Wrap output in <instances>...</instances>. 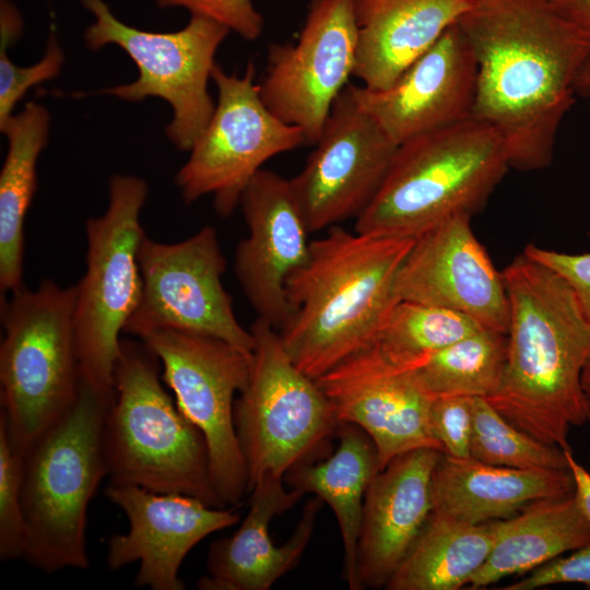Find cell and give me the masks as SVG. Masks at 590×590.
Wrapping results in <instances>:
<instances>
[{
    "label": "cell",
    "mask_w": 590,
    "mask_h": 590,
    "mask_svg": "<svg viewBox=\"0 0 590 590\" xmlns=\"http://www.w3.org/2000/svg\"><path fill=\"white\" fill-rule=\"evenodd\" d=\"M497 520L472 524L430 514L387 585L388 590H457L485 563Z\"/></svg>",
    "instance_id": "28"
},
{
    "label": "cell",
    "mask_w": 590,
    "mask_h": 590,
    "mask_svg": "<svg viewBox=\"0 0 590 590\" xmlns=\"http://www.w3.org/2000/svg\"><path fill=\"white\" fill-rule=\"evenodd\" d=\"M241 208L247 236L235 251V274L249 305L278 331L288 315L286 282L306 261L310 231L290 179L260 169L245 188Z\"/></svg>",
    "instance_id": "20"
},
{
    "label": "cell",
    "mask_w": 590,
    "mask_h": 590,
    "mask_svg": "<svg viewBox=\"0 0 590 590\" xmlns=\"http://www.w3.org/2000/svg\"><path fill=\"white\" fill-rule=\"evenodd\" d=\"M250 331V377L234 403L248 492L266 474L284 477L295 465L311 461L339 427L327 396L292 361L279 331L261 318Z\"/></svg>",
    "instance_id": "9"
},
{
    "label": "cell",
    "mask_w": 590,
    "mask_h": 590,
    "mask_svg": "<svg viewBox=\"0 0 590 590\" xmlns=\"http://www.w3.org/2000/svg\"><path fill=\"white\" fill-rule=\"evenodd\" d=\"M471 458L516 469H569L565 450L547 445L508 422L483 397L472 398Z\"/></svg>",
    "instance_id": "31"
},
{
    "label": "cell",
    "mask_w": 590,
    "mask_h": 590,
    "mask_svg": "<svg viewBox=\"0 0 590 590\" xmlns=\"http://www.w3.org/2000/svg\"><path fill=\"white\" fill-rule=\"evenodd\" d=\"M496 523L494 544L483 566L471 578V589L532 571L567 551L590 544V527L575 494L535 500L516 516Z\"/></svg>",
    "instance_id": "25"
},
{
    "label": "cell",
    "mask_w": 590,
    "mask_h": 590,
    "mask_svg": "<svg viewBox=\"0 0 590 590\" xmlns=\"http://www.w3.org/2000/svg\"><path fill=\"white\" fill-rule=\"evenodd\" d=\"M339 425L353 424L373 440L379 469L405 452H442L429 421L433 398L410 369L392 365L368 347L349 356L316 379Z\"/></svg>",
    "instance_id": "18"
},
{
    "label": "cell",
    "mask_w": 590,
    "mask_h": 590,
    "mask_svg": "<svg viewBox=\"0 0 590 590\" xmlns=\"http://www.w3.org/2000/svg\"><path fill=\"white\" fill-rule=\"evenodd\" d=\"M24 455L11 440L0 414V560L23 558L26 522L23 510Z\"/></svg>",
    "instance_id": "32"
},
{
    "label": "cell",
    "mask_w": 590,
    "mask_h": 590,
    "mask_svg": "<svg viewBox=\"0 0 590 590\" xmlns=\"http://www.w3.org/2000/svg\"><path fill=\"white\" fill-rule=\"evenodd\" d=\"M581 583L590 588V544L565 558H554L504 590H534L557 583Z\"/></svg>",
    "instance_id": "37"
},
{
    "label": "cell",
    "mask_w": 590,
    "mask_h": 590,
    "mask_svg": "<svg viewBox=\"0 0 590 590\" xmlns=\"http://www.w3.org/2000/svg\"><path fill=\"white\" fill-rule=\"evenodd\" d=\"M140 177L114 175L106 211L85 223L86 269L76 283L74 333L81 377L113 391L120 333L142 294L139 249L146 236L140 212L148 197Z\"/></svg>",
    "instance_id": "8"
},
{
    "label": "cell",
    "mask_w": 590,
    "mask_h": 590,
    "mask_svg": "<svg viewBox=\"0 0 590 590\" xmlns=\"http://www.w3.org/2000/svg\"><path fill=\"white\" fill-rule=\"evenodd\" d=\"M575 93L580 97L590 99V55L577 74Z\"/></svg>",
    "instance_id": "41"
},
{
    "label": "cell",
    "mask_w": 590,
    "mask_h": 590,
    "mask_svg": "<svg viewBox=\"0 0 590 590\" xmlns=\"http://www.w3.org/2000/svg\"><path fill=\"white\" fill-rule=\"evenodd\" d=\"M1 296L0 398L14 446L25 453L76 400L81 370L74 333L76 284L44 279Z\"/></svg>",
    "instance_id": "7"
},
{
    "label": "cell",
    "mask_w": 590,
    "mask_h": 590,
    "mask_svg": "<svg viewBox=\"0 0 590 590\" xmlns=\"http://www.w3.org/2000/svg\"><path fill=\"white\" fill-rule=\"evenodd\" d=\"M509 168L500 133L474 117L409 139L399 144L355 231L415 239L450 216H472Z\"/></svg>",
    "instance_id": "5"
},
{
    "label": "cell",
    "mask_w": 590,
    "mask_h": 590,
    "mask_svg": "<svg viewBox=\"0 0 590 590\" xmlns=\"http://www.w3.org/2000/svg\"><path fill=\"white\" fill-rule=\"evenodd\" d=\"M139 263L142 294L123 333L142 339L158 330H179L252 353L253 334L239 323L222 283L226 260L214 227L204 226L170 244L145 236Z\"/></svg>",
    "instance_id": "13"
},
{
    "label": "cell",
    "mask_w": 590,
    "mask_h": 590,
    "mask_svg": "<svg viewBox=\"0 0 590 590\" xmlns=\"http://www.w3.org/2000/svg\"><path fill=\"white\" fill-rule=\"evenodd\" d=\"M9 47L0 44V126L13 116V108L28 88L59 74L64 60L54 30L49 34L45 55L33 66H16L8 56Z\"/></svg>",
    "instance_id": "33"
},
{
    "label": "cell",
    "mask_w": 590,
    "mask_h": 590,
    "mask_svg": "<svg viewBox=\"0 0 590 590\" xmlns=\"http://www.w3.org/2000/svg\"><path fill=\"white\" fill-rule=\"evenodd\" d=\"M506 350L505 333L481 329L408 369L418 386L433 399L487 398L500 385Z\"/></svg>",
    "instance_id": "29"
},
{
    "label": "cell",
    "mask_w": 590,
    "mask_h": 590,
    "mask_svg": "<svg viewBox=\"0 0 590 590\" xmlns=\"http://www.w3.org/2000/svg\"><path fill=\"white\" fill-rule=\"evenodd\" d=\"M472 0H355L358 43L354 73L369 90H385L444 33Z\"/></svg>",
    "instance_id": "23"
},
{
    "label": "cell",
    "mask_w": 590,
    "mask_h": 590,
    "mask_svg": "<svg viewBox=\"0 0 590 590\" xmlns=\"http://www.w3.org/2000/svg\"><path fill=\"white\" fill-rule=\"evenodd\" d=\"M22 16L10 0H0V44L12 46L22 33Z\"/></svg>",
    "instance_id": "40"
},
{
    "label": "cell",
    "mask_w": 590,
    "mask_h": 590,
    "mask_svg": "<svg viewBox=\"0 0 590 590\" xmlns=\"http://www.w3.org/2000/svg\"><path fill=\"white\" fill-rule=\"evenodd\" d=\"M355 0H312L295 44H272L258 84L266 106L315 145L332 105L354 73Z\"/></svg>",
    "instance_id": "14"
},
{
    "label": "cell",
    "mask_w": 590,
    "mask_h": 590,
    "mask_svg": "<svg viewBox=\"0 0 590 590\" xmlns=\"http://www.w3.org/2000/svg\"><path fill=\"white\" fill-rule=\"evenodd\" d=\"M284 477L261 476L249 491V510L238 530L210 545L206 575L198 581L201 590H269L299 563L315 529L322 506L318 497L309 499L291 536L281 545L270 538L275 516L292 508L304 495L285 489Z\"/></svg>",
    "instance_id": "21"
},
{
    "label": "cell",
    "mask_w": 590,
    "mask_h": 590,
    "mask_svg": "<svg viewBox=\"0 0 590 590\" xmlns=\"http://www.w3.org/2000/svg\"><path fill=\"white\" fill-rule=\"evenodd\" d=\"M483 328L470 317L442 307L399 300L365 347L386 362L411 368L430 354Z\"/></svg>",
    "instance_id": "30"
},
{
    "label": "cell",
    "mask_w": 590,
    "mask_h": 590,
    "mask_svg": "<svg viewBox=\"0 0 590 590\" xmlns=\"http://www.w3.org/2000/svg\"><path fill=\"white\" fill-rule=\"evenodd\" d=\"M157 355L140 339H121L114 368L115 398L102 430L109 483L179 493L226 507L211 474L200 429L162 385Z\"/></svg>",
    "instance_id": "4"
},
{
    "label": "cell",
    "mask_w": 590,
    "mask_h": 590,
    "mask_svg": "<svg viewBox=\"0 0 590 590\" xmlns=\"http://www.w3.org/2000/svg\"><path fill=\"white\" fill-rule=\"evenodd\" d=\"M509 323L503 378L486 400L530 436L568 449L588 422L581 373L590 323L565 280L524 252L503 270Z\"/></svg>",
    "instance_id": "2"
},
{
    "label": "cell",
    "mask_w": 590,
    "mask_h": 590,
    "mask_svg": "<svg viewBox=\"0 0 590 590\" xmlns=\"http://www.w3.org/2000/svg\"><path fill=\"white\" fill-rule=\"evenodd\" d=\"M182 414L203 434L215 489L226 507L248 493V471L234 424L235 394L249 381L252 353L214 337L158 330L142 339Z\"/></svg>",
    "instance_id": "11"
},
{
    "label": "cell",
    "mask_w": 590,
    "mask_h": 590,
    "mask_svg": "<svg viewBox=\"0 0 590 590\" xmlns=\"http://www.w3.org/2000/svg\"><path fill=\"white\" fill-rule=\"evenodd\" d=\"M574 494L569 469H516L444 453L433 474L432 514L477 524L511 518L539 499Z\"/></svg>",
    "instance_id": "24"
},
{
    "label": "cell",
    "mask_w": 590,
    "mask_h": 590,
    "mask_svg": "<svg viewBox=\"0 0 590 590\" xmlns=\"http://www.w3.org/2000/svg\"><path fill=\"white\" fill-rule=\"evenodd\" d=\"M114 398L81 377L71 409L24 456L23 559L44 573L90 566L86 515L107 476L102 430Z\"/></svg>",
    "instance_id": "6"
},
{
    "label": "cell",
    "mask_w": 590,
    "mask_h": 590,
    "mask_svg": "<svg viewBox=\"0 0 590 590\" xmlns=\"http://www.w3.org/2000/svg\"><path fill=\"white\" fill-rule=\"evenodd\" d=\"M350 85L358 106L399 145L473 116L477 63L455 23L389 87Z\"/></svg>",
    "instance_id": "19"
},
{
    "label": "cell",
    "mask_w": 590,
    "mask_h": 590,
    "mask_svg": "<svg viewBox=\"0 0 590 590\" xmlns=\"http://www.w3.org/2000/svg\"><path fill=\"white\" fill-rule=\"evenodd\" d=\"M457 24L477 63L472 117L500 133L510 168L547 167L590 39L550 0H472Z\"/></svg>",
    "instance_id": "1"
},
{
    "label": "cell",
    "mask_w": 590,
    "mask_h": 590,
    "mask_svg": "<svg viewBox=\"0 0 590 590\" xmlns=\"http://www.w3.org/2000/svg\"><path fill=\"white\" fill-rule=\"evenodd\" d=\"M314 146L290 179L310 233L357 219L381 187L399 145L358 106L347 84Z\"/></svg>",
    "instance_id": "15"
},
{
    "label": "cell",
    "mask_w": 590,
    "mask_h": 590,
    "mask_svg": "<svg viewBox=\"0 0 590 590\" xmlns=\"http://www.w3.org/2000/svg\"><path fill=\"white\" fill-rule=\"evenodd\" d=\"M564 450L575 481V497L590 527V473L576 461L569 448Z\"/></svg>",
    "instance_id": "39"
},
{
    "label": "cell",
    "mask_w": 590,
    "mask_h": 590,
    "mask_svg": "<svg viewBox=\"0 0 590 590\" xmlns=\"http://www.w3.org/2000/svg\"><path fill=\"white\" fill-rule=\"evenodd\" d=\"M444 452L415 449L392 459L370 481L357 542L359 588L386 586L433 509V474Z\"/></svg>",
    "instance_id": "22"
},
{
    "label": "cell",
    "mask_w": 590,
    "mask_h": 590,
    "mask_svg": "<svg viewBox=\"0 0 590 590\" xmlns=\"http://www.w3.org/2000/svg\"><path fill=\"white\" fill-rule=\"evenodd\" d=\"M470 222L471 215L457 214L416 237L398 273L396 296L463 314L506 334L509 306L503 272Z\"/></svg>",
    "instance_id": "17"
},
{
    "label": "cell",
    "mask_w": 590,
    "mask_h": 590,
    "mask_svg": "<svg viewBox=\"0 0 590 590\" xmlns=\"http://www.w3.org/2000/svg\"><path fill=\"white\" fill-rule=\"evenodd\" d=\"M557 11L590 39V0H550Z\"/></svg>",
    "instance_id": "38"
},
{
    "label": "cell",
    "mask_w": 590,
    "mask_h": 590,
    "mask_svg": "<svg viewBox=\"0 0 590 590\" xmlns=\"http://www.w3.org/2000/svg\"><path fill=\"white\" fill-rule=\"evenodd\" d=\"M328 229L310 240L286 282L288 315L279 330L292 361L314 379L375 339L399 302L398 273L415 240Z\"/></svg>",
    "instance_id": "3"
},
{
    "label": "cell",
    "mask_w": 590,
    "mask_h": 590,
    "mask_svg": "<svg viewBox=\"0 0 590 590\" xmlns=\"http://www.w3.org/2000/svg\"><path fill=\"white\" fill-rule=\"evenodd\" d=\"M337 435L334 453L317 463H299L284 479L292 488L312 493L331 507L343 541V578L351 590H359L357 542L364 497L380 469L376 447L362 428L341 424Z\"/></svg>",
    "instance_id": "26"
},
{
    "label": "cell",
    "mask_w": 590,
    "mask_h": 590,
    "mask_svg": "<svg viewBox=\"0 0 590 590\" xmlns=\"http://www.w3.org/2000/svg\"><path fill=\"white\" fill-rule=\"evenodd\" d=\"M523 252L565 280L590 323V252L566 253L532 244L528 245Z\"/></svg>",
    "instance_id": "36"
},
{
    "label": "cell",
    "mask_w": 590,
    "mask_h": 590,
    "mask_svg": "<svg viewBox=\"0 0 590 590\" xmlns=\"http://www.w3.org/2000/svg\"><path fill=\"white\" fill-rule=\"evenodd\" d=\"M80 2L95 19L84 33L86 46L97 50L117 45L139 70L132 83L104 93L128 102L152 96L166 101L173 109L166 134L178 150L189 151L214 113L216 104L208 85L215 54L231 31L208 17L190 15L179 31L149 32L118 20L104 0Z\"/></svg>",
    "instance_id": "10"
},
{
    "label": "cell",
    "mask_w": 590,
    "mask_h": 590,
    "mask_svg": "<svg viewBox=\"0 0 590 590\" xmlns=\"http://www.w3.org/2000/svg\"><path fill=\"white\" fill-rule=\"evenodd\" d=\"M581 388L588 403V422L590 423V353L582 368Z\"/></svg>",
    "instance_id": "42"
},
{
    "label": "cell",
    "mask_w": 590,
    "mask_h": 590,
    "mask_svg": "<svg viewBox=\"0 0 590 590\" xmlns=\"http://www.w3.org/2000/svg\"><path fill=\"white\" fill-rule=\"evenodd\" d=\"M48 110L34 102L0 126L8 152L0 173L1 296L23 285L24 222L36 190V165L49 139Z\"/></svg>",
    "instance_id": "27"
},
{
    "label": "cell",
    "mask_w": 590,
    "mask_h": 590,
    "mask_svg": "<svg viewBox=\"0 0 590 590\" xmlns=\"http://www.w3.org/2000/svg\"><path fill=\"white\" fill-rule=\"evenodd\" d=\"M429 421L432 432L445 455L456 459L471 458L472 398H434L430 404Z\"/></svg>",
    "instance_id": "34"
},
{
    "label": "cell",
    "mask_w": 590,
    "mask_h": 590,
    "mask_svg": "<svg viewBox=\"0 0 590 590\" xmlns=\"http://www.w3.org/2000/svg\"><path fill=\"white\" fill-rule=\"evenodd\" d=\"M160 8H184L190 15L213 20L246 40H256L263 31V17L252 0H154Z\"/></svg>",
    "instance_id": "35"
},
{
    "label": "cell",
    "mask_w": 590,
    "mask_h": 590,
    "mask_svg": "<svg viewBox=\"0 0 590 590\" xmlns=\"http://www.w3.org/2000/svg\"><path fill=\"white\" fill-rule=\"evenodd\" d=\"M255 74L252 61L241 76L228 74L215 63L214 113L176 175L186 203L211 194L222 217L239 205L245 188L268 160L306 145L299 128L284 122L266 106Z\"/></svg>",
    "instance_id": "12"
},
{
    "label": "cell",
    "mask_w": 590,
    "mask_h": 590,
    "mask_svg": "<svg viewBox=\"0 0 590 590\" xmlns=\"http://www.w3.org/2000/svg\"><path fill=\"white\" fill-rule=\"evenodd\" d=\"M105 495L129 522L128 532L108 540L107 567L118 570L138 562L134 586L139 588L184 590L179 570L190 550L240 520L236 507H212L179 493L109 483Z\"/></svg>",
    "instance_id": "16"
}]
</instances>
